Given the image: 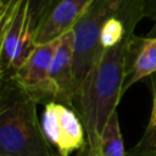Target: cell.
<instances>
[{
  "mask_svg": "<svg viewBox=\"0 0 156 156\" xmlns=\"http://www.w3.org/2000/svg\"><path fill=\"white\" fill-rule=\"evenodd\" d=\"M135 38L130 29L119 44L104 49L76 93L72 108L84 126L87 147L99 155L102 130L123 96Z\"/></svg>",
  "mask_w": 156,
  "mask_h": 156,
  "instance_id": "1",
  "label": "cell"
},
{
  "mask_svg": "<svg viewBox=\"0 0 156 156\" xmlns=\"http://www.w3.org/2000/svg\"><path fill=\"white\" fill-rule=\"evenodd\" d=\"M38 101L13 78L0 84V156H60L46 139Z\"/></svg>",
  "mask_w": 156,
  "mask_h": 156,
  "instance_id": "2",
  "label": "cell"
},
{
  "mask_svg": "<svg viewBox=\"0 0 156 156\" xmlns=\"http://www.w3.org/2000/svg\"><path fill=\"white\" fill-rule=\"evenodd\" d=\"M124 2L126 0H93L73 26V71L77 89L104 50L100 46L104 23L117 15Z\"/></svg>",
  "mask_w": 156,
  "mask_h": 156,
  "instance_id": "3",
  "label": "cell"
},
{
  "mask_svg": "<svg viewBox=\"0 0 156 156\" xmlns=\"http://www.w3.org/2000/svg\"><path fill=\"white\" fill-rule=\"evenodd\" d=\"M35 46L29 0H11L1 52V63L5 74L10 69L15 72L21 68Z\"/></svg>",
  "mask_w": 156,
  "mask_h": 156,
  "instance_id": "4",
  "label": "cell"
},
{
  "mask_svg": "<svg viewBox=\"0 0 156 156\" xmlns=\"http://www.w3.org/2000/svg\"><path fill=\"white\" fill-rule=\"evenodd\" d=\"M93 0H37L30 5L35 44H46L72 30Z\"/></svg>",
  "mask_w": 156,
  "mask_h": 156,
  "instance_id": "5",
  "label": "cell"
},
{
  "mask_svg": "<svg viewBox=\"0 0 156 156\" xmlns=\"http://www.w3.org/2000/svg\"><path fill=\"white\" fill-rule=\"evenodd\" d=\"M41 127L49 143L55 146L60 156H71L77 150L87 146L84 126L77 112L61 102L50 101L45 104Z\"/></svg>",
  "mask_w": 156,
  "mask_h": 156,
  "instance_id": "6",
  "label": "cell"
},
{
  "mask_svg": "<svg viewBox=\"0 0 156 156\" xmlns=\"http://www.w3.org/2000/svg\"><path fill=\"white\" fill-rule=\"evenodd\" d=\"M57 39L35 46L21 68L13 72L12 78L38 102L52 101L50 90V67Z\"/></svg>",
  "mask_w": 156,
  "mask_h": 156,
  "instance_id": "7",
  "label": "cell"
},
{
  "mask_svg": "<svg viewBox=\"0 0 156 156\" xmlns=\"http://www.w3.org/2000/svg\"><path fill=\"white\" fill-rule=\"evenodd\" d=\"M50 90L52 101L73 106L76 80L73 71V32L68 30L57 39L50 67Z\"/></svg>",
  "mask_w": 156,
  "mask_h": 156,
  "instance_id": "8",
  "label": "cell"
},
{
  "mask_svg": "<svg viewBox=\"0 0 156 156\" xmlns=\"http://www.w3.org/2000/svg\"><path fill=\"white\" fill-rule=\"evenodd\" d=\"M156 73V37L135 38L132 60L123 84L124 94L136 82Z\"/></svg>",
  "mask_w": 156,
  "mask_h": 156,
  "instance_id": "9",
  "label": "cell"
},
{
  "mask_svg": "<svg viewBox=\"0 0 156 156\" xmlns=\"http://www.w3.org/2000/svg\"><path fill=\"white\" fill-rule=\"evenodd\" d=\"M100 156H127L119 128L117 110L108 118L100 139Z\"/></svg>",
  "mask_w": 156,
  "mask_h": 156,
  "instance_id": "10",
  "label": "cell"
},
{
  "mask_svg": "<svg viewBox=\"0 0 156 156\" xmlns=\"http://www.w3.org/2000/svg\"><path fill=\"white\" fill-rule=\"evenodd\" d=\"M156 149V98L152 99V110L147 128L139 143L130 149V152H145Z\"/></svg>",
  "mask_w": 156,
  "mask_h": 156,
  "instance_id": "11",
  "label": "cell"
},
{
  "mask_svg": "<svg viewBox=\"0 0 156 156\" xmlns=\"http://www.w3.org/2000/svg\"><path fill=\"white\" fill-rule=\"evenodd\" d=\"M10 7H11V0H6L2 7L0 9V84L5 78V72L2 69V63H1V52H2L4 34H5L6 24L9 21V16H10Z\"/></svg>",
  "mask_w": 156,
  "mask_h": 156,
  "instance_id": "12",
  "label": "cell"
},
{
  "mask_svg": "<svg viewBox=\"0 0 156 156\" xmlns=\"http://www.w3.org/2000/svg\"><path fill=\"white\" fill-rule=\"evenodd\" d=\"M150 85H151V94H152V99L156 98V73L150 76Z\"/></svg>",
  "mask_w": 156,
  "mask_h": 156,
  "instance_id": "13",
  "label": "cell"
},
{
  "mask_svg": "<svg viewBox=\"0 0 156 156\" xmlns=\"http://www.w3.org/2000/svg\"><path fill=\"white\" fill-rule=\"evenodd\" d=\"M78 156H100V155H99L98 152L91 151L90 149H88V147L85 146L83 150H80V154H79Z\"/></svg>",
  "mask_w": 156,
  "mask_h": 156,
  "instance_id": "14",
  "label": "cell"
},
{
  "mask_svg": "<svg viewBox=\"0 0 156 156\" xmlns=\"http://www.w3.org/2000/svg\"><path fill=\"white\" fill-rule=\"evenodd\" d=\"M127 156H156V150L147 151V152H141V154H132V152H127Z\"/></svg>",
  "mask_w": 156,
  "mask_h": 156,
  "instance_id": "15",
  "label": "cell"
},
{
  "mask_svg": "<svg viewBox=\"0 0 156 156\" xmlns=\"http://www.w3.org/2000/svg\"><path fill=\"white\" fill-rule=\"evenodd\" d=\"M146 37H156V18H155V23H154V26H152L151 29L147 32Z\"/></svg>",
  "mask_w": 156,
  "mask_h": 156,
  "instance_id": "16",
  "label": "cell"
},
{
  "mask_svg": "<svg viewBox=\"0 0 156 156\" xmlns=\"http://www.w3.org/2000/svg\"><path fill=\"white\" fill-rule=\"evenodd\" d=\"M5 1H6V0H4V1H0V9H1V7H2V5L5 4Z\"/></svg>",
  "mask_w": 156,
  "mask_h": 156,
  "instance_id": "17",
  "label": "cell"
},
{
  "mask_svg": "<svg viewBox=\"0 0 156 156\" xmlns=\"http://www.w3.org/2000/svg\"><path fill=\"white\" fill-rule=\"evenodd\" d=\"M154 150H156V149H154ZM150 151H152V150H150ZM128 152H130V151H128ZM145 152H147V151H145ZM132 154H141V152H132Z\"/></svg>",
  "mask_w": 156,
  "mask_h": 156,
  "instance_id": "18",
  "label": "cell"
},
{
  "mask_svg": "<svg viewBox=\"0 0 156 156\" xmlns=\"http://www.w3.org/2000/svg\"><path fill=\"white\" fill-rule=\"evenodd\" d=\"M0 1H4V0H0Z\"/></svg>",
  "mask_w": 156,
  "mask_h": 156,
  "instance_id": "19",
  "label": "cell"
}]
</instances>
